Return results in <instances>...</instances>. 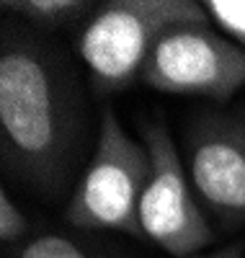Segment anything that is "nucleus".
Instances as JSON below:
<instances>
[{"label":"nucleus","instance_id":"obj_1","mask_svg":"<svg viewBox=\"0 0 245 258\" xmlns=\"http://www.w3.org/2000/svg\"><path fill=\"white\" fill-rule=\"evenodd\" d=\"M83 135L80 80L68 52L31 26L3 24L0 147L6 168L36 194L57 199L70 183Z\"/></svg>","mask_w":245,"mask_h":258},{"label":"nucleus","instance_id":"obj_2","mask_svg":"<svg viewBox=\"0 0 245 258\" xmlns=\"http://www.w3.org/2000/svg\"><path fill=\"white\" fill-rule=\"evenodd\" d=\"M181 24H209L194 0H108L78 29L75 52L85 62L91 88L101 96L121 93L142 78L152 47Z\"/></svg>","mask_w":245,"mask_h":258},{"label":"nucleus","instance_id":"obj_3","mask_svg":"<svg viewBox=\"0 0 245 258\" xmlns=\"http://www.w3.org/2000/svg\"><path fill=\"white\" fill-rule=\"evenodd\" d=\"M147 176V145L132 140L119 116L106 109L98 121L93 158L65 207V220L78 230H116L129 238H145L140 199Z\"/></svg>","mask_w":245,"mask_h":258},{"label":"nucleus","instance_id":"obj_4","mask_svg":"<svg viewBox=\"0 0 245 258\" xmlns=\"http://www.w3.org/2000/svg\"><path fill=\"white\" fill-rule=\"evenodd\" d=\"M142 142L150 153V176L140 199V225L145 240L173 258L199 255L214 230L189 186L186 168L163 121H142Z\"/></svg>","mask_w":245,"mask_h":258},{"label":"nucleus","instance_id":"obj_5","mask_svg":"<svg viewBox=\"0 0 245 258\" xmlns=\"http://www.w3.org/2000/svg\"><path fill=\"white\" fill-rule=\"evenodd\" d=\"M140 83L160 93L225 103L245 85V49L209 24L173 26L152 47Z\"/></svg>","mask_w":245,"mask_h":258},{"label":"nucleus","instance_id":"obj_6","mask_svg":"<svg viewBox=\"0 0 245 258\" xmlns=\"http://www.w3.org/2000/svg\"><path fill=\"white\" fill-rule=\"evenodd\" d=\"M189 181L225 227H245V109H202L186 126Z\"/></svg>","mask_w":245,"mask_h":258},{"label":"nucleus","instance_id":"obj_7","mask_svg":"<svg viewBox=\"0 0 245 258\" xmlns=\"http://www.w3.org/2000/svg\"><path fill=\"white\" fill-rule=\"evenodd\" d=\"M98 3L85 0H6L0 8L24 18V24L36 31H62L70 26H83L93 16Z\"/></svg>","mask_w":245,"mask_h":258},{"label":"nucleus","instance_id":"obj_8","mask_svg":"<svg viewBox=\"0 0 245 258\" xmlns=\"http://www.w3.org/2000/svg\"><path fill=\"white\" fill-rule=\"evenodd\" d=\"M8 258H111L98 248L62 232H34L24 243L8 248Z\"/></svg>","mask_w":245,"mask_h":258},{"label":"nucleus","instance_id":"obj_9","mask_svg":"<svg viewBox=\"0 0 245 258\" xmlns=\"http://www.w3.org/2000/svg\"><path fill=\"white\" fill-rule=\"evenodd\" d=\"M204 11L227 34L232 44L245 49V0H204Z\"/></svg>","mask_w":245,"mask_h":258},{"label":"nucleus","instance_id":"obj_10","mask_svg":"<svg viewBox=\"0 0 245 258\" xmlns=\"http://www.w3.org/2000/svg\"><path fill=\"white\" fill-rule=\"evenodd\" d=\"M31 235V222L26 220V214L21 212L13 199L8 197V191H0V240L3 245L13 248L18 243H24Z\"/></svg>","mask_w":245,"mask_h":258},{"label":"nucleus","instance_id":"obj_11","mask_svg":"<svg viewBox=\"0 0 245 258\" xmlns=\"http://www.w3.org/2000/svg\"><path fill=\"white\" fill-rule=\"evenodd\" d=\"M242 255H245V245H242V240H235V243L219 248V250L199 253V255H191V258H242Z\"/></svg>","mask_w":245,"mask_h":258}]
</instances>
